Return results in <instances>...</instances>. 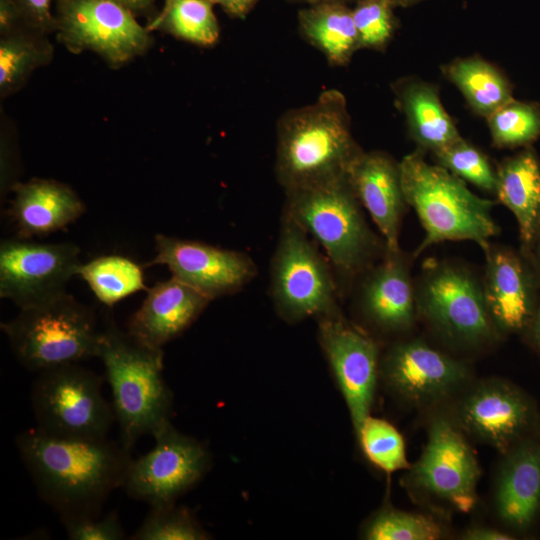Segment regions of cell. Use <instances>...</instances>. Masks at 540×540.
<instances>
[{
    "label": "cell",
    "instance_id": "11",
    "mask_svg": "<svg viewBox=\"0 0 540 540\" xmlns=\"http://www.w3.org/2000/svg\"><path fill=\"white\" fill-rule=\"evenodd\" d=\"M57 40L72 53L91 51L118 68L141 56L153 39L126 7L113 0H55Z\"/></svg>",
    "mask_w": 540,
    "mask_h": 540
},
{
    "label": "cell",
    "instance_id": "25",
    "mask_svg": "<svg viewBox=\"0 0 540 540\" xmlns=\"http://www.w3.org/2000/svg\"><path fill=\"white\" fill-rule=\"evenodd\" d=\"M514 215L524 247L531 249L540 221V163L526 149L496 166L495 194Z\"/></svg>",
    "mask_w": 540,
    "mask_h": 540
},
{
    "label": "cell",
    "instance_id": "45",
    "mask_svg": "<svg viewBox=\"0 0 540 540\" xmlns=\"http://www.w3.org/2000/svg\"><path fill=\"white\" fill-rule=\"evenodd\" d=\"M395 8H408L425 0H390Z\"/></svg>",
    "mask_w": 540,
    "mask_h": 540
},
{
    "label": "cell",
    "instance_id": "19",
    "mask_svg": "<svg viewBox=\"0 0 540 540\" xmlns=\"http://www.w3.org/2000/svg\"><path fill=\"white\" fill-rule=\"evenodd\" d=\"M482 250V287L495 329L501 337L528 329L535 310L532 284L523 260L512 249L492 242Z\"/></svg>",
    "mask_w": 540,
    "mask_h": 540
},
{
    "label": "cell",
    "instance_id": "29",
    "mask_svg": "<svg viewBox=\"0 0 540 540\" xmlns=\"http://www.w3.org/2000/svg\"><path fill=\"white\" fill-rule=\"evenodd\" d=\"M213 7L209 0H164L162 9L146 27L150 32L161 31L197 46L211 47L220 36Z\"/></svg>",
    "mask_w": 540,
    "mask_h": 540
},
{
    "label": "cell",
    "instance_id": "42",
    "mask_svg": "<svg viewBox=\"0 0 540 540\" xmlns=\"http://www.w3.org/2000/svg\"><path fill=\"white\" fill-rule=\"evenodd\" d=\"M126 7L136 16L151 14L154 10L155 0H113Z\"/></svg>",
    "mask_w": 540,
    "mask_h": 540
},
{
    "label": "cell",
    "instance_id": "46",
    "mask_svg": "<svg viewBox=\"0 0 540 540\" xmlns=\"http://www.w3.org/2000/svg\"><path fill=\"white\" fill-rule=\"evenodd\" d=\"M535 244L537 245L538 258H539V261H540V221H539L538 228H537L535 238H534V241H533V244H532L531 248Z\"/></svg>",
    "mask_w": 540,
    "mask_h": 540
},
{
    "label": "cell",
    "instance_id": "28",
    "mask_svg": "<svg viewBox=\"0 0 540 540\" xmlns=\"http://www.w3.org/2000/svg\"><path fill=\"white\" fill-rule=\"evenodd\" d=\"M47 34L21 26L0 35V94L6 97L20 89L37 69L53 58Z\"/></svg>",
    "mask_w": 540,
    "mask_h": 540
},
{
    "label": "cell",
    "instance_id": "5",
    "mask_svg": "<svg viewBox=\"0 0 540 540\" xmlns=\"http://www.w3.org/2000/svg\"><path fill=\"white\" fill-rule=\"evenodd\" d=\"M415 149L399 161L406 202L424 229L414 258L446 241H473L483 249L500 228L492 216L495 200L479 197L466 182Z\"/></svg>",
    "mask_w": 540,
    "mask_h": 540
},
{
    "label": "cell",
    "instance_id": "22",
    "mask_svg": "<svg viewBox=\"0 0 540 540\" xmlns=\"http://www.w3.org/2000/svg\"><path fill=\"white\" fill-rule=\"evenodd\" d=\"M9 215L17 236L28 239L65 229L85 212L78 194L67 184L44 178L17 182Z\"/></svg>",
    "mask_w": 540,
    "mask_h": 540
},
{
    "label": "cell",
    "instance_id": "3",
    "mask_svg": "<svg viewBox=\"0 0 540 540\" xmlns=\"http://www.w3.org/2000/svg\"><path fill=\"white\" fill-rule=\"evenodd\" d=\"M285 195L283 211L323 248L341 295L386 252L384 239L365 219L349 176Z\"/></svg>",
    "mask_w": 540,
    "mask_h": 540
},
{
    "label": "cell",
    "instance_id": "36",
    "mask_svg": "<svg viewBox=\"0 0 540 540\" xmlns=\"http://www.w3.org/2000/svg\"><path fill=\"white\" fill-rule=\"evenodd\" d=\"M352 8L361 49L384 51L398 27L390 0H356Z\"/></svg>",
    "mask_w": 540,
    "mask_h": 540
},
{
    "label": "cell",
    "instance_id": "37",
    "mask_svg": "<svg viewBox=\"0 0 540 540\" xmlns=\"http://www.w3.org/2000/svg\"><path fill=\"white\" fill-rule=\"evenodd\" d=\"M70 540H121L125 531L116 511L104 516L60 517Z\"/></svg>",
    "mask_w": 540,
    "mask_h": 540
},
{
    "label": "cell",
    "instance_id": "27",
    "mask_svg": "<svg viewBox=\"0 0 540 540\" xmlns=\"http://www.w3.org/2000/svg\"><path fill=\"white\" fill-rule=\"evenodd\" d=\"M442 73L465 98L474 113L487 118L513 99L510 83L501 71L480 56L456 58Z\"/></svg>",
    "mask_w": 540,
    "mask_h": 540
},
{
    "label": "cell",
    "instance_id": "14",
    "mask_svg": "<svg viewBox=\"0 0 540 540\" xmlns=\"http://www.w3.org/2000/svg\"><path fill=\"white\" fill-rule=\"evenodd\" d=\"M71 242L41 244L27 239L0 243V297L21 308L39 304L65 291L81 264Z\"/></svg>",
    "mask_w": 540,
    "mask_h": 540
},
{
    "label": "cell",
    "instance_id": "9",
    "mask_svg": "<svg viewBox=\"0 0 540 540\" xmlns=\"http://www.w3.org/2000/svg\"><path fill=\"white\" fill-rule=\"evenodd\" d=\"M103 383V377L79 363L40 372L31 391L36 427L63 438H107L115 415L103 396Z\"/></svg>",
    "mask_w": 540,
    "mask_h": 540
},
{
    "label": "cell",
    "instance_id": "41",
    "mask_svg": "<svg viewBox=\"0 0 540 540\" xmlns=\"http://www.w3.org/2000/svg\"><path fill=\"white\" fill-rule=\"evenodd\" d=\"M218 5L230 17L244 19L255 7L258 0H209Z\"/></svg>",
    "mask_w": 540,
    "mask_h": 540
},
{
    "label": "cell",
    "instance_id": "4",
    "mask_svg": "<svg viewBox=\"0 0 540 540\" xmlns=\"http://www.w3.org/2000/svg\"><path fill=\"white\" fill-rule=\"evenodd\" d=\"M97 358L111 389L120 442L130 450L140 437L170 421L173 398L163 376V349L144 344L110 319Z\"/></svg>",
    "mask_w": 540,
    "mask_h": 540
},
{
    "label": "cell",
    "instance_id": "18",
    "mask_svg": "<svg viewBox=\"0 0 540 540\" xmlns=\"http://www.w3.org/2000/svg\"><path fill=\"white\" fill-rule=\"evenodd\" d=\"M414 259L413 254L401 249H386L384 255L354 282L360 314L382 333H406L419 319L411 274Z\"/></svg>",
    "mask_w": 540,
    "mask_h": 540
},
{
    "label": "cell",
    "instance_id": "30",
    "mask_svg": "<svg viewBox=\"0 0 540 540\" xmlns=\"http://www.w3.org/2000/svg\"><path fill=\"white\" fill-rule=\"evenodd\" d=\"M77 276L87 283L102 304L109 307L138 291L148 289L144 283L143 268L120 255H103L81 263Z\"/></svg>",
    "mask_w": 540,
    "mask_h": 540
},
{
    "label": "cell",
    "instance_id": "21",
    "mask_svg": "<svg viewBox=\"0 0 540 540\" xmlns=\"http://www.w3.org/2000/svg\"><path fill=\"white\" fill-rule=\"evenodd\" d=\"M189 285L171 277L147 289V295L127 322L126 330L155 348L179 337L211 302Z\"/></svg>",
    "mask_w": 540,
    "mask_h": 540
},
{
    "label": "cell",
    "instance_id": "20",
    "mask_svg": "<svg viewBox=\"0 0 540 540\" xmlns=\"http://www.w3.org/2000/svg\"><path fill=\"white\" fill-rule=\"evenodd\" d=\"M349 180L362 207L369 213L388 250L400 248L402 219L408 206L400 165L384 151H363L349 172Z\"/></svg>",
    "mask_w": 540,
    "mask_h": 540
},
{
    "label": "cell",
    "instance_id": "43",
    "mask_svg": "<svg viewBox=\"0 0 540 540\" xmlns=\"http://www.w3.org/2000/svg\"><path fill=\"white\" fill-rule=\"evenodd\" d=\"M528 334L531 343L535 348L540 350V304L535 311L530 326L528 327Z\"/></svg>",
    "mask_w": 540,
    "mask_h": 540
},
{
    "label": "cell",
    "instance_id": "32",
    "mask_svg": "<svg viewBox=\"0 0 540 540\" xmlns=\"http://www.w3.org/2000/svg\"><path fill=\"white\" fill-rule=\"evenodd\" d=\"M357 437L368 460L384 472L393 473L410 467L403 437L388 421L370 415Z\"/></svg>",
    "mask_w": 540,
    "mask_h": 540
},
{
    "label": "cell",
    "instance_id": "6",
    "mask_svg": "<svg viewBox=\"0 0 540 540\" xmlns=\"http://www.w3.org/2000/svg\"><path fill=\"white\" fill-rule=\"evenodd\" d=\"M1 330L17 360L38 373L97 357L102 334L93 309L67 292L21 308Z\"/></svg>",
    "mask_w": 540,
    "mask_h": 540
},
{
    "label": "cell",
    "instance_id": "12",
    "mask_svg": "<svg viewBox=\"0 0 540 540\" xmlns=\"http://www.w3.org/2000/svg\"><path fill=\"white\" fill-rule=\"evenodd\" d=\"M152 436L154 446L130 460L122 485L130 498L150 507L175 503L201 480L210 464L207 448L177 431L171 421Z\"/></svg>",
    "mask_w": 540,
    "mask_h": 540
},
{
    "label": "cell",
    "instance_id": "16",
    "mask_svg": "<svg viewBox=\"0 0 540 540\" xmlns=\"http://www.w3.org/2000/svg\"><path fill=\"white\" fill-rule=\"evenodd\" d=\"M318 339L347 404L356 434L370 416L378 377L379 347L341 311L317 318Z\"/></svg>",
    "mask_w": 540,
    "mask_h": 540
},
{
    "label": "cell",
    "instance_id": "10",
    "mask_svg": "<svg viewBox=\"0 0 540 540\" xmlns=\"http://www.w3.org/2000/svg\"><path fill=\"white\" fill-rule=\"evenodd\" d=\"M480 475L466 434L448 413L439 412L430 419L424 449L407 469L403 482L416 499L469 513L477 502Z\"/></svg>",
    "mask_w": 540,
    "mask_h": 540
},
{
    "label": "cell",
    "instance_id": "8",
    "mask_svg": "<svg viewBox=\"0 0 540 540\" xmlns=\"http://www.w3.org/2000/svg\"><path fill=\"white\" fill-rule=\"evenodd\" d=\"M270 296L277 313L291 323L340 312L341 294L329 260L284 211L270 265Z\"/></svg>",
    "mask_w": 540,
    "mask_h": 540
},
{
    "label": "cell",
    "instance_id": "33",
    "mask_svg": "<svg viewBox=\"0 0 540 540\" xmlns=\"http://www.w3.org/2000/svg\"><path fill=\"white\" fill-rule=\"evenodd\" d=\"M492 143L499 148L523 146L540 134V111L527 103L510 100L487 118Z\"/></svg>",
    "mask_w": 540,
    "mask_h": 540
},
{
    "label": "cell",
    "instance_id": "26",
    "mask_svg": "<svg viewBox=\"0 0 540 540\" xmlns=\"http://www.w3.org/2000/svg\"><path fill=\"white\" fill-rule=\"evenodd\" d=\"M297 23L301 37L322 53L332 67L348 65L361 49L349 4L307 5L298 11Z\"/></svg>",
    "mask_w": 540,
    "mask_h": 540
},
{
    "label": "cell",
    "instance_id": "40",
    "mask_svg": "<svg viewBox=\"0 0 540 540\" xmlns=\"http://www.w3.org/2000/svg\"><path fill=\"white\" fill-rule=\"evenodd\" d=\"M460 538L463 540H510L513 536L493 527L476 525L466 529Z\"/></svg>",
    "mask_w": 540,
    "mask_h": 540
},
{
    "label": "cell",
    "instance_id": "23",
    "mask_svg": "<svg viewBox=\"0 0 540 540\" xmlns=\"http://www.w3.org/2000/svg\"><path fill=\"white\" fill-rule=\"evenodd\" d=\"M503 456L494 486L495 512L505 525L524 530L540 508V445L521 441Z\"/></svg>",
    "mask_w": 540,
    "mask_h": 540
},
{
    "label": "cell",
    "instance_id": "15",
    "mask_svg": "<svg viewBox=\"0 0 540 540\" xmlns=\"http://www.w3.org/2000/svg\"><path fill=\"white\" fill-rule=\"evenodd\" d=\"M448 414L466 435L502 454L522 441L534 417L527 396L499 378L470 382L456 395Z\"/></svg>",
    "mask_w": 540,
    "mask_h": 540
},
{
    "label": "cell",
    "instance_id": "35",
    "mask_svg": "<svg viewBox=\"0 0 540 540\" xmlns=\"http://www.w3.org/2000/svg\"><path fill=\"white\" fill-rule=\"evenodd\" d=\"M209 535L191 512L175 503L152 506L131 540H205Z\"/></svg>",
    "mask_w": 540,
    "mask_h": 540
},
{
    "label": "cell",
    "instance_id": "17",
    "mask_svg": "<svg viewBox=\"0 0 540 540\" xmlns=\"http://www.w3.org/2000/svg\"><path fill=\"white\" fill-rule=\"evenodd\" d=\"M155 251L146 265H165L171 277L210 300L240 291L257 275V266L246 253L200 241L157 234Z\"/></svg>",
    "mask_w": 540,
    "mask_h": 540
},
{
    "label": "cell",
    "instance_id": "34",
    "mask_svg": "<svg viewBox=\"0 0 540 540\" xmlns=\"http://www.w3.org/2000/svg\"><path fill=\"white\" fill-rule=\"evenodd\" d=\"M436 164L484 192L494 195L496 167L487 155L463 137L432 154Z\"/></svg>",
    "mask_w": 540,
    "mask_h": 540
},
{
    "label": "cell",
    "instance_id": "38",
    "mask_svg": "<svg viewBox=\"0 0 540 540\" xmlns=\"http://www.w3.org/2000/svg\"><path fill=\"white\" fill-rule=\"evenodd\" d=\"M25 23L44 34L54 32L55 17L51 10L52 0H14Z\"/></svg>",
    "mask_w": 540,
    "mask_h": 540
},
{
    "label": "cell",
    "instance_id": "1",
    "mask_svg": "<svg viewBox=\"0 0 540 540\" xmlns=\"http://www.w3.org/2000/svg\"><path fill=\"white\" fill-rule=\"evenodd\" d=\"M15 443L38 494L60 517L99 516L132 459L120 441L57 437L37 427Z\"/></svg>",
    "mask_w": 540,
    "mask_h": 540
},
{
    "label": "cell",
    "instance_id": "39",
    "mask_svg": "<svg viewBox=\"0 0 540 540\" xmlns=\"http://www.w3.org/2000/svg\"><path fill=\"white\" fill-rule=\"evenodd\" d=\"M28 26L14 0H0V35Z\"/></svg>",
    "mask_w": 540,
    "mask_h": 540
},
{
    "label": "cell",
    "instance_id": "7",
    "mask_svg": "<svg viewBox=\"0 0 540 540\" xmlns=\"http://www.w3.org/2000/svg\"><path fill=\"white\" fill-rule=\"evenodd\" d=\"M414 283L418 317L447 345L479 350L501 338L481 278L463 263L429 258Z\"/></svg>",
    "mask_w": 540,
    "mask_h": 540
},
{
    "label": "cell",
    "instance_id": "2",
    "mask_svg": "<svg viewBox=\"0 0 540 540\" xmlns=\"http://www.w3.org/2000/svg\"><path fill=\"white\" fill-rule=\"evenodd\" d=\"M363 149L355 140L345 95L323 90L276 123L275 175L284 192L349 176Z\"/></svg>",
    "mask_w": 540,
    "mask_h": 540
},
{
    "label": "cell",
    "instance_id": "13",
    "mask_svg": "<svg viewBox=\"0 0 540 540\" xmlns=\"http://www.w3.org/2000/svg\"><path fill=\"white\" fill-rule=\"evenodd\" d=\"M380 376L401 400L433 407L454 398L471 382L469 365L422 338L396 342L380 360Z\"/></svg>",
    "mask_w": 540,
    "mask_h": 540
},
{
    "label": "cell",
    "instance_id": "31",
    "mask_svg": "<svg viewBox=\"0 0 540 540\" xmlns=\"http://www.w3.org/2000/svg\"><path fill=\"white\" fill-rule=\"evenodd\" d=\"M443 534L442 525L432 516L391 506L377 511L363 529L369 540H436Z\"/></svg>",
    "mask_w": 540,
    "mask_h": 540
},
{
    "label": "cell",
    "instance_id": "44",
    "mask_svg": "<svg viewBox=\"0 0 540 540\" xmlns=\"http://www.w3.org/2000/svg\"><path fill=\"white\" fill-rule=\"evenodd\" d=\"M289 2H292V3H297V4H304V5H313V4H318V3H325V2H341V3H346V4H350V3H354L356 0H287Z\"/></svg>",
    "mask_w": 540,
    "mask_h": 540
},
{
    "label": "cell",
    "instance_id": "24",
    "mask_svg": "<svg viewBox=\"0 0 540 540\" xmlns=\"http://www.w3.org/2000/svg\"><path fill=\"white\" fill-rule=\"evenodd\" d=\"M391 87L416 149L432 155L462 137L445 110L435 85L415 77H404Z\"/></svg>",
    "mask_w": 540,
    "mask_h": 540
}]
</instances>
